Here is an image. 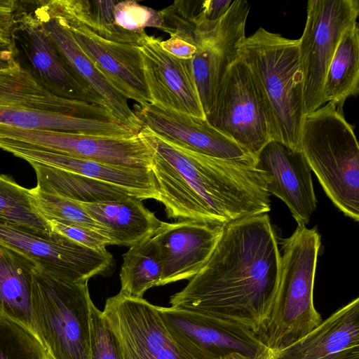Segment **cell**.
I'll list each match as a JSON object with an SVG mask.
<instances>
[{
    "label": "cell",
    "mask_w": 359,
    "mask_h": 359,
    "mask_svg": "<svg viewBox=\"0 0 359 359\" xmlns=\"http://www.w3.org/2000/svg\"><path fill=\"white\" fill-rule=\"evenodd\" d=\"M280 269V252L269 215L239 219L224 225L206 264L169 303L258 349Z\"/></svg>",
    "instance_id": "6da1fadb"
},
{
    "label": "cell",
    "mask_w": 359,
    "mask_h": 359,
    "mask_svg": "<svg viewBox=\"0 0 359 359\" xmlns=\"http://www.w3.org/2000/svg\"><path fill=\"white\" fill-rule=\"evenodd\" d=\"M152 151L158 202L169 218L226 224L271 210L266 180L255 163L187 149L143 126Z\"/></svg>",
    "instance_id": "7a4b0ae2"
},
{
    "label": "cell",
    "mask_w": 359,
    "mask_h": 359,
    "mask_svg": "<svg viewBox=\"0 0 359 359\" xmlns=\"http://www.w3.org/2000/svg\"><path fill=\"white\" fill-rule=\"evenodd\" d=\"M280 269L257 337L258 350L274 353L300 339L322 322L313 305V285L320 236L297 225L281 241Z\"/></svg>",
    "instance_id": "3957f363"
},
{
    "label": "cell",
    "mask_w": 359,
    "mask_h": 359,
    "mask_svg": "<svg viewBox=\"0 0 359 359\" xmlns=\"http://www.w3.org/2000/svg\"><path fill=\"white\" fill-rule=\"evenodd\" d=\"M238 54L249 67L260 93L271 140L299 150L304 113L299 39L259 27L241 41Z\"/></svg>",
    "instance_id": "277c9868"
},
{
    "label": "cell",
    "mask_w": 359,
    "mask_h": 359,
    "mask_svg": "<svg viewBox=\"0 0 359 359\" xmlns=\"http://www.w3.org/2000/svg\"><path fill=\"white\" fill-rule=\"evenodd\" d=\"M299 150L333 203L358 222L359 145L342 108L327 102L305 114Z\"/></svg>",
    "instance_id": "5b68a950"
},
{
    "label": "cell",
    "mask_w": 359,
    "mask_h": 359,
    "mask_svg": "<svg viewBox=\"0 0 359 359\" xmlns=\"http://www.w3.org/2000/svg\"><path fill=\"white\" fill-rule=\"evenodd\" d=\"M98 120L118 121L112 111L56 95L17 56L0 69V123L23 129L95 135Z\"/></svg>",
    "instance_id": "8992f818"
},
{
    "label": "cell",
    "mask_w": 359,
    "mask_h": 359,
    "mask_svg": "<svg viewBox=\"0 0 359 359\" xmlns=\"http://www.w3.org/2000/svg\"><path fill=\"white\" fill-rule=\"evenodd\" d=\"M88 282L33 273L32 303L38 337L53 359H89L90 306Z\"/></svg>",
    "instance_id": "52a82bcc"
},
{
    "label": "cell",
    "mask_w": 359,
    "mask_h": 359,
    "mask_svg": "<svg viewBox=\"0 0 359 359\" xmlns=\"http://www.w3.org/2000/svg\"><path fill=\"white\" fill-rule=\"evenodd\" d=\"M358 0H309L299 39L304 115L325 104L326 73L343 33L357 22Z\"/></svg>",
    "instance_id": "ba28073f"
},
{
    "label": "cell",
    "mask_w": 359,
    "mask_h": 359,
    "mask_svg": "<svg viewBox=\"0 0 359 359\" xmlns=\"http://www.w3.org/2000/svg\"><path fill=\"white\" fill-rule=\"evenodd\" d=\"M205 118L255 158L271 140L262 98L249 67L239 56L224 74Z\"/></svg>",
    "instance_id": "9c48e42d"
},
{
    "label": "cell",
    "mask_w": 359,
    "mask_h": 359,
    "mask_svg": "<svg viewBox=\"0 0 359 359\" xmlns=\"http://www.w3.org/2000/svg\"><path fill=\"white\" fill-rule=\"evenodd\" d=\"M0 245L32 258L41 271L72 282L108 276L115 269V260L107 250H93L53 231L47 234L1 218Z\"/></svg>",
    "instance_id": "30bf717a"
},
{
    "label": "cell",
    "mask_w": 359,
    "mask_h": 359,
    "mask_svg": "<svg viewBox=\"0 0 359 359\" xmlns=\"http://www.w3.org/2000/svg\"><path fill=\"white\" fill-rule=\"evenodd\" d=\"M8 138L15 145L115 166L151 169L152 163L151 149L140 132L117 138L12 127Z\"/></svg>",
    "instance_id": "8fae6325"
},
{
    "label": "cell",
    "mask_w": 359,
    "mask_h": 359,
    "mask_svg": "<svg viewBox=\"0 0 359 359\" xmlns=\"http://www.w3.org/2000/svg\"><path fill=\"white\" fill-rule=\"evenodd\" d=\"M102 312L123 359H192L170 334L158 306L144 299L118 292L107 299Z\"/></svg>",
    "instance_id": "7c38bea8"
},
{
    "label": "cell",
    "mask_w": 359,
    "mask_h": 359,
    "mask_svg": "<svg viewBox=\"0 0 359 359\" xmlns=\"http://www.w3.org/2000/svg\"><path fill=\"white\" fill-rule=\"evenodd\" d=\"M12 39L18 40L22 52L29 60V67L27 69L50 92L62 97L109 107L105 100L65 62L39 20L22 1H16Z\"/></svg>",
    "instance_id": "4fadbf2b"
},
{
    "label": "cell",
    "mask_w": 359,
    "mask_h": 359,
    "mask_svg": "<svg viewBox=\"0 0 359 359\" xmlns=\"http://www.w3.org/2000/svg\"><path fill=\"white\" fill-rule=\"evenodd\" d=\"M47 2L65 21L84 53L120 93L140 105L152 102L137 46L105 39L68 12L60 0Z\"/></svg>",
    "instance_id": "5bb4252c"
},
{
    "label": "cell",
    "mask_w": 359,
    "mask_h": 359,
    "mask_svg": "<svg viewBox=\"0 0 359 359\" xmlns=\"http://www.w3.org/2000/svg\"><path fill=\"white\" fill-rule=\"evenodd\" d=\"M154 133L176 145L208 156L255 163V158L231 138L212 126L206 118L148 103L133 109Z\"/></svg>",
    "instance_id": "9a60e30c"
},
{
    "label": "cell",
    "mask_w": 359,
    "mask_h": 359,
    "mask_svg": "<svg viewBox=\"0 0 359 359\" xmlns=\"http://www.w3.org/2000/svg\"><path fill=\"white\" fill-rule=\"evenodd\" d=\"M161 41L147 34L137 45L151 103L205 118L194 82L191 60L179 59L170 55L162 48Z\"/></svg>",
    "instance_id": "2e32d148"
},
{
    "label": "cell",
    "mask_w": 359,
    "mask_h": 359,
    "mask_svg": "<svg viewBox=\"0 0 359 359\" xmlns=\"http://www.w3.org/2000/svg\"><path fill=\"white\" fill-rule=\"evenodd\" d=\"M224 225L190 219L161 222L153 234L163 266L160 285L197 274L216 247Z\"/></svg>",
    "instance_id": "e0dca14e"
},
{
    "label": "cell",
    "mask_w": 359,
    "mask_h": 359,
    "mask_svg": "<svg viewBox=\"0 0 359 359\" xmlns=\"http://www.w3.org/2000/svg\"><path fill=\"white\" fill-rule=\"evenodd\" d=\"M266 177L267 191L281 199L298 225L307 224L316 208L311 168L300 150L270 140L255 157Z\"/></svg>",
    "instance_id": "ac0fdd59"
},
{
    "label": "cell",
    "mask_w": 359,
    "mask_h": 359,
    "mask_svg": "<svg viewBox=\"0 0 359 359\" xmlns=\"http://www.w3.org/2000/svg\"><path fill=\"white\" fill-rule=\"evenodd\" d=\"M32 2L34 6H27L39 20L65 62L105 100L119 121L139 133L143 126L130 107L128 99L108 81L84 53L63 18L51 8L47 1Z\"/></svg>",
    "instance_id": "d6986e66"
},
{
    "label": "cell",
    "mask_w": 359,
    "mask_h": 359,
    "mask_svg": "<svg viewBox=\"0 0 359 359\" xmlns=\"http://www.w3.org/2000/svg\"><path fill=\"white\" fill-rule=\"evenodd\" d=\"M0 149L28 163L34 162L113 184L141 200L158 198L151 169L115 166L12 144H0Z\"/></svg>",
    "instance_id": "ffe728a7"
},
{
    "label": "cell",
    "mask_w": 359,
    "mask_h": 359,
    "mask_svg": "<svg viewBox=\"0 0 359 359\" xmlns=\"http://www.w3.org/2000/svg\"><path fill=\"white\" fill-rule=\"evenodd\" d=\"M359 298L332 314L292 344L277 352L258 350L267 359H332L359 346Z\"/></svg>",
    "instance_id": "44dd1931"
},
{
    "label": "cell",
    "mask_w": 359,
    "mask_h": 359,
    "mask_svg": "<svg viewBox=\"0 0 359 359\" xmlns=\"http://www.w3.org/2000/svg\"><path fill=\"white\" fill-rule=\"evenodd\" d=\"M160 316L177 344L192 359H219L232 352L255 358L257 348L199 320L194 313L158 306Z\"/></svg>",
    "instance_id": "7402d4cb"
},
{
    "label": "cell",
    "mask_w": 359,
    "mask_h": 359,
    "mask_svg": "<svg viewBox=\"0 0 359 359\" xmlns=\"http://www.w3.org/2000/svg\"><path fill=\"white\" fill-rule=\"evenodd\" d=\"M79 204L102 226L111 245L130 247L152 236L161 222L141 199L132 196L110 201Z\"/></svg>",
    "instance_id": "603a6c76"
},
{
    "label": "cell",
    "mask_w": 359,
    "mask_h": 359,
    "mask_svg": "<svg viewBox=\"0 0 359 359\" xmlns=\"http://www.w3.org/2000/svg\"><path fill=\"white\" fill-rule=\"evenodd\" d=\"M37 267L32 258L0 245V314L39 338L32 303L33 273Z\"/></svg>",
    "instance_id": "cb8c5ba5"
},
{
    "label": "cell",
    "mask_w": 359,
    "mask_h": 359,
    "mask_svg": "<svg viewBox=\"0 0 359 359\" xmlns=\"http://www.w3.org/2000/svg\"><path fill=\"white\" fill-rule=\"evenodd\" d=\"M245 37L242 27L229 29L202 43L191 59L193 76L199 100L206 116L229 66L238 58V43Z\"/></svg>",
    "instance_id": "d4e9b609"
},
{
    "label": "cell",
    "mask_w": 359,
    "mask_h": 359,
    "mask_svg": "<svg viewBox=\"0 0 359 359\" xmlns=\"http://www.w3.org/2000/svg\"><path fill=\"white\" fill-rule=\"evenodd\" d=\"M39 190L84 203L110 201L132 196L113 184L34 162Z\"/></svg>",
    "instance_id": "484cf974"
},
{
    "label": "cell",
    "mask_w": 359,
    "mask_h": 359,
    "mask_svg": "<svg viewBox=\"0 0 359 359\" xmlns=\"http://www.w3.org/2000/svg\"><path fill=\"white\" fill-rule=\"evenodd\" d=\"M359 91V27L358 22L341 35L328 67L323 90L325 104L343 108L346 100Z\"/></svg>",
    "instance_id": "4316f807"
},
{
    "label": "cell",
    "mask_w": 359,
    "mask_h": 359,
    "mask_svg": "<svg viewBox=\"0 0 359 359\" xmlns=\"http://www.w3.org/2000/svg\"><path fill=\"white\" fill-rule=\"evenodd\" d=\"M162 271L160 251L152 235L130 246L123 255L119 292L143 298L147 290L160 286Z\"/></svg>",
    "instance_id": "83f0119b"
},
{
    "label": "cell",
    "mask_w": 359,
    "mask_h": 359,
    "mask_svg": "<svg viewBox=\"0 0 359 359\" xmlns=\"http://www.w3.org/2000/svg\"><path fill=\"white\" fill-rule=\"evenodd\" d=\"M0 218L39 232L53 233L48 222L35 207L30 189L0 173Z\"/></svg>",
    "instance_id": "f1b7e54d"
},
{
    "label": "cell",
    "mask_w": 359,
    "mask_h": 359,
    "mask_svg": "<svg viewBox=\"0 0 359 359\" xmlns=\"http://www.w3.org/2000/svg\"><path fill=\"white\" fill-rule=\"evenodd\" d=\"M0 359L53 358L36 334L0 314Z\"/></svg>",
    "instance_id": "f546056e"
},
{
    "label": "cell",
    "mask_w": 359,
    "mask_h": 359,
    "mask_svg": "<svg viewBox=\"0 0 359 359\" xmlns=\"http://www.w3.org/2000/svg\"><path fill=\"white\" fill-rule=\"evenodd\" d=\"M30 191L35 207L48 222L57 220L79 224L100 231L107 236L102 226L90 217L79 203L43 192L36 187L30 189Z\"/></svg>",
    "instance_id": "4dcf8cb0"
},
{
    "label": "cell",
    "mask_w": 359,
    "mask_h": 359,
    "mask_svg": "<svg viewBox=\"0 0 359 359\" xmlns=\"http://www.w3.org/2000/svg\"><path fill=\"white\" fill-rule=\"evenodd\" d=\"M203 1L177 0L160 11L163 18L161 30L196 47V20Z\"/></svg>",
    "instance_id": "1f68e13d"
},
{
    "label": "cell",
    "mask_w": 359,
    "mask_h": 359,
    "mask_svg": "<svg viewBox=\"0 0 359 359\" xmlns=\"http://www.w3.org/2000/svg\"><path fill=\"white\" fill-rule=\"evenodd\" d=\"M89 359H123L117 337L103 312L90 306Z\"/></svg>",
    "instance_id": "d6a6232c"
},
{
    "label": "cell",
    "mask_w": 359,
    "mask_h": 359,
    "mask_svg": "<svg viewBox=\"0 0 359 359\" xmlns=\"http://www.w3.org/2000/svg\"><path fill=\"white\" fill-rule=\"evenodd\" d=\"M115 25L128 32H143L146 27L161 29L163 18L160 11L136 1H117L114 10Z\"/></svg>",
    "instance_id": "836d02e7"
},
{
    "label": "cell",
    "mask_w": 359,
    "mask_h": 359,
    "mask_svg": "<svg viewBox=\"0 0 359 359\" xmlns=\"http://www.w3.org/2000/svg\"><path fill=\"white\" fill-rule=\"evenodd\" d=\"M52 231L61 234L86 248L95 250H106L111 245L110 239L102 232L79 224L50 220Z\"/></svg>",
    "instance_id": "e575fe53"
},
{
    "label": "cell",
    "mask_w": 359,
    "mask_h": 359,
    "mask_svg": "<svg viewBox=\"0 0 359 359\" xmlns=\"http://www.w3.org/2000/svg\"><path fill=\"white\" fill-rule=\"evenodd\" d=\"M162 48L170 55L182 60H191L196 52L197 48L176 36H170L165 41H161Z\"/></svg>",
    "instance_id": "d590c367"
},
{
    "label": "cell",
    "mask_w": 359,
    "mask_h": 359,
    "mask_svg": "<svg viewBox=\"0 0 359 359\" xmlns=\"http://www.w3.org/2000/svg\"><path fill=\"white\" fill-rule=\"evenodd\" d=\"M232 0H205L203 2L201 18L208 22L222 18L229 10Z\"/></svg>",
    "instance_id": "8d00e7d4"
},
{
    "label": "cell",
    "mask_w": 359,
    "mask_h": 359,
    "mask_svg": "<svg viewBox=\"0 0 359 359\" xmlns=\"http://www.w3.org/2000/svg\"><path fill=\"white\" fill-rule=\"evenodd\" d=\"M16 1L0 0V38L12 39Z\"/></svg>",
    "instance_id": "74e56055"
},
{
    "label": "cell",
    "mask_w": 359,
    "mask_h": 359,
    "mask_svg": "<svg viewBox=\"0 0 359 359\" xmlns=\"http://www.w3.org/2000/svg\"><path fill=\"white\" fill-rule=\"evenodd\" d=\"M332 359H359V346L346 349Z\"/></svg>",
    "instance_id": "f35d334b"
},
{
    "label": "cell",
    "mask_w": 359,
    "mask_h": 359,
    "mask_svg": "<svg viewBox=\"0 0 359 359\" xmlns=\"http://www.w3.org/2000/svg\"><path fill=\"white\" fill-rule=\"evenodd\" d=\"M253 359H267V358L264 356V355L262 353L257 351Z\"/></svg>",
    "instance_id": "ab89813d"
}]
</instances>
